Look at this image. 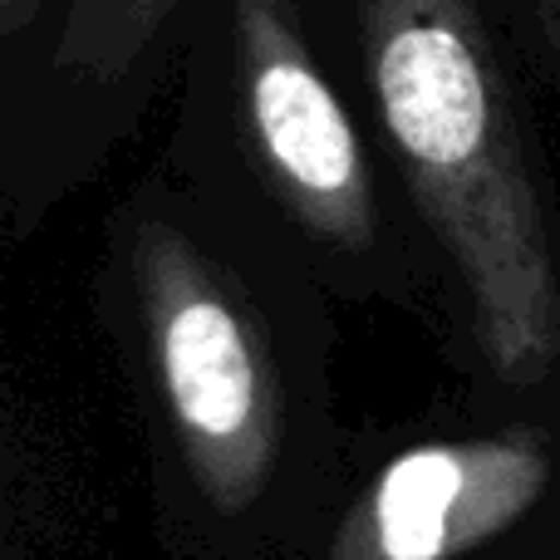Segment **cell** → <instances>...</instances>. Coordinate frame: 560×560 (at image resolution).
<instances>
[{"label":"cell","mask_w":560,"mask_h":560,"mask_svg":"<svg viewBox=\"0 0 560 560\" xmlns=\"http://www.w3.org/2000/svg\"><path fill=\"white\" fill-rule=\"evenodd\" d=\"M108 242V315L143 388L167 560H305L345 472L256 290L153 192Z\"/></svg>","instance_id":"obj_1"},{"label":"cell","mask_w":560,"mask_h":560,"mask_svg":"<svg viewBox=\"0 0 560 560\" xmlns=\"http://www.w3.org/2000/svg\"><path fill=\"white\" fill-rule=\"evenodd\" d=\"M378 124L418 217L463 280L502 388L560 369V232L526 114L477 0H354Z\"/></svg>","instance_id":"obj_2"},{"label":"cell","mask_w":560,"mask_h":560,"mask_svg":"<svg viewBox=\"0 0 560 560\" xmlns=\"http://www.w3.org/2000/svg\"><path fill=\"white\" fill-rule=\"evenodd\" d=\"M305 560H560V428L413 438L339 477Z\"/></svg>","instance_id":"obj_3"},{"label":"cell","mask_w":560,"mask_h":560,"mask_svg":"<svg viewBox=\"0 0 560 560\" xmlns=\"http://www.w3.org/2000/svg\"><path fill=\"white\" fill-rule=\"evenodd\" d=\"M242 133L266 192L310 246L364 261L378 236L374 183L345 104L285 0H232Z\"/></svg>","instance_id":"obj_4"},{"label":"cell","mask_w":560,"mask_h":560,"mask_svg":"<svg viewBox=\"0 0 560 560\" xmlns=\"http://www.w3.org/2000/svg\"><path fill=\"white\" fill-rule=\"evenodd\" d=\"M187 0H69L55 69L79 84H118Z\"/></svg>","instance_id":"obj_5"},{"label":"cell","mask_w":560,"mask_h":560,"mask_svg":"<svg viewBox=\"0 0 560 560\" xmlns=\"http://www.w3.org/2000/svg\"><path fill=\"white\" fill-rule=\"evenodd\" d=\"M532 10H536V30L546 39V55L556 65V79H560V0H532Z\"/></svg>","instance_id":"obj_6"},{"label":"cell","mask_w":560,"mask_h":560,"mask_svg":"<svg viewBox=\"0 0 560 560\" xmlns=\"http://www.w3.org/2000/svg\"><path fill=\"white\" fill-rule=\"evenodd\" d=\"M39 10H45V0H0V30H5V35H20Z\"/></svg>","instance_id":"obj_7"}]
</instances>
